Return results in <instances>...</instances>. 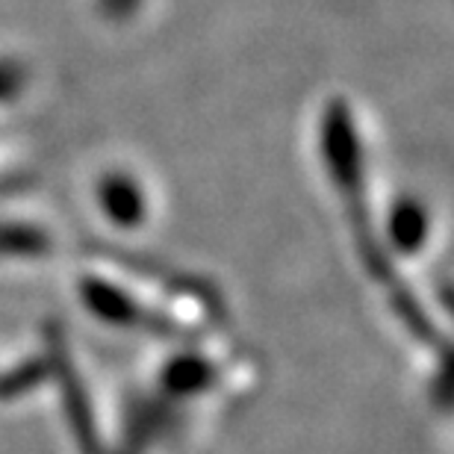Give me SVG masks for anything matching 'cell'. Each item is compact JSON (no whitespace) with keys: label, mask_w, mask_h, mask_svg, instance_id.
I'll return each mask as SVG.
<instances>
[{"label":"cell","mask_w":454,"mask_h":454,"mask_svg":"<svg viewBox=\"0 0 454 454\" xmlns=\"http://www.w3.org/2000/svg\"><path fill=\"white\" fill-rule=\"evenodd\" d=\"M319 151L325 171H328L333 192L340 195L345 219L357 242L363 266L380 289H387L389 304L398 313V319L407 325V331L425 345L440 342L437 328L425 316L419 298H416L407 284L398 275L395 262L389 260V251L384 248V239L378 236L375 219H372V201H369V180H366V153L354 124V113L345 98H331L322 110L319 124Z\"/></svg>","instance_id":"1"},{"label":"cell","mask_w":454,"mask_h":454,"mask_svg":"<svg viewBox=\"0 0 454 454\" xmlns=\"http://www.w3.org/2000/svg\"><path fill=\"white\" fill-rule=\"evenodd\" d=\"M77 295L86 304V310L115 328H136L145 333H157V337H192L184 325L168 319L166 313L153 310L142 298H136L130 289L113 284L101 275H83L77 280Z\"/></svg>","instance_id":"2"},{"label":"cell","mask_w":454,"mask_h":454,"mask_svg":"<svg viewBox=\"0 0 454 454\" xmlns=\"http://www.w3.org/2000/svg\"><path fill=\"white\" fill-rule=\"evenodd\" d=\"M95 201L104 219L118 231H136L148 219V195L130 171H106L95 186Z\"/></svg>","instance_id":"3"},{"label":"cell","mask_w":454,"mask_h":454,"mask_svg":"<svg viewBox=\"0 0 454 454\" xmlns=\"http://www.w3.org/2000/svg\"><path fill=\"white\" fill-rule=\"evenodd\" d=\"M431 231V215L419 198L402 195L398 201L389 207L387 215V242L395 254H419L428 242Z\"/></svg>","instance_id":"4"},{"label":"cell","mask_w":454,"mask_h":454,"mask_svg":"<svg viewBox=\"0 0 454 454\" xmlns=\"http://www.w3.org/2000/svg\"><path fill=\"white\" fill-rule=\"evenodd\" d=\"M53 251V236L33 222H0V257L35 260Z\"/></svg>","instance_id":"5"},{"label":"cell","mask_w":454,"mask_h":454,"mask_svg":"<svg viewBox=\"0 0 454 454\" xmlns=\"http://www.w3.org/2000/svg\"><path fill=\"white\" fill-rule=\"evenodd\" d=\"M30 71L24 68V62H18L12 57H0V104L15 101L24 92Z\"/></svg>","instance_id":"6"},{"label":"cell","mask_w":454,"mask_h":454,"mask_svg":"<svg viewBox=\"0 0 454 454\" xmlns=\"http://www.w3.org/2000/svg\"><path fill=\"white\" fill-rule=\"evenodd\" d=\"M145 0H95V9L98 15L104 18V21L110 24H124L130 21V18L139 12Z\"/></svg>","instance_id":"7"}]
</instances>
